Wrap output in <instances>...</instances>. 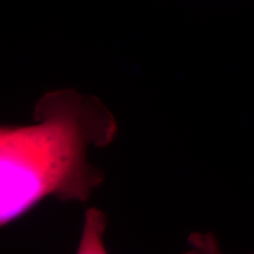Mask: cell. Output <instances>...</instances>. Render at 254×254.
<instances>
[{
	"instance_id": "1",
	"label": "cell",
	"mask_w": 254,
	"mask_h": 254,
	"mask_svg": "<svg viewBox=\"0 0 254 254\" xmlns=\"http://www.w3.org/2000/svg\"><path fill=\"white\" fill-rule=\"evenodd\" d=\"M37 125L2 128L0 135V221L7 224L53 193L81 196L86 182L84 148L90 136L80 113L52 109Z\"/></svg>"
}]
</instances>
